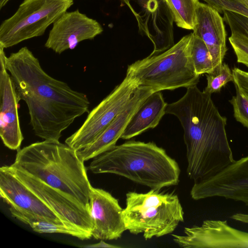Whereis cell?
Wrapping results in <instances>:
<instances>
[{
  "label": "cell",
  "instance_id": "6da1fadb",
  "mask_svg": "<svg viewBox=\"0 0 248 248\" xmlns=\"http://www.w3.org/2000/svg\"><path fill=\"white\" fill-rule=\"evenodd\" d=\"M4 49L6 68L19 101L27 106L35 135L46 140L59 141L63 131L89 112L87 95L48 75L27 47L8 57Z\"/></svg>",
  "mask_w": 248,
  "mask_h": 248
},
{
  "label": "cell",
  "instance_id": "7a4b0ae2",
  "mask_svg": "<svg viewBox=\"0 0 248 248\" xmlns=\"http://www.w3.org/2000/svg\"><path fill=\"white\" fill-rule=\"evenodd\" d=\"M166 114L175 116L184 131L186 173L193 182L218 173L234 160L226 131L227 118L211 98L194 85L176 102L168 104Z\"/></svg>",
  "mask_w": 248,
  "mask_h": 248
},
{
  "label": "cell",
  "instance_id": "3957f363",
  "mask_svg": "<svg viewBox=\"0 0 248 248\" xmlns=\"http://www.w3.org/2000/svg\"><path fill=\"white\" fill-rule=\"evenodd\" d=\"M11 166L62 192L89 211L93 186L77 152L59 141L46 140L17 150Z\"/></svg>",
  "mask_w": 248,
  "mask_h": 248
},
{
  "label": "cell",
  "instance_id": "277c9868",
  "mask_svg": "<svg viewBox=\"0 0 248 248\" xmlns=\"http://www.w3.org/2000/svg\"><path fill=\"white\" fill-rule=\"evenodd\" d=\"M88 169L95 174L111 173L161 190L176 186L181 170L177 161L153 142L129 140L93 158Z\"/></svg>",
  "mask_w": 248,
  "mask_h": 248
},
{
  "label": "cell",
  "instance_id": "5b68a950",
  "mask_svg": "<svg viewBox=\"0 0 248 248\" xmlns=\"http://www.w3.org/2000/svg\"><path fill=\"white\" fill-rule=\"evenodd\" d=\"M193 37L190 33L164 52L129 65L126 74L139 86L155 92L197 85L200 75L195 71L190 54Z\"/></svg>",
  "mask_w": 248,
  "mask_h": 248
},
{
  "label": "cell",
  "instance_id": "8992f818",
  "mask_svg": "<svg viewBox=\"0 0 248 248\" xmlns=\"http://www.w3.org/2000/svg\"><path fill=\"white\" fill-rule=\"evenodd\" d=\"M125 201L123 215L126 230L133 234L142 233L146 240L170 234L184 221L183 208L172 192L129 191Z\"/></svg>",
  "mask_w": 248,
  "mask_h": 248
},
{
  "label": "cell",
  "instance_id": "52a82bcc",
  "mask_svg": "<svg viewBox=\"0 0 248 248\" xmlns=\"http://www.w3.org/2000/svg\"><path fill=\"white\" fill-rule=\"evenodd\" d=\"M74 4L73 0H24L15 13L0 26L4 48L43 35Z\"/></svg>",
  "mask_w": 248,
  "mask_h": 248
},
{
  "label": "cell",
  "instance_id": "ba28073f",
  "mask_svg": "<svg viewBox=\"0 0 248 248\" xmlns=\"http://www.w3.org/2000/svg\"><path fill=\"white\" fill-rule=\"evenodd\" d=\"M138 86L126 74L122 82L89 112L81 126L65 143L78 151L93 143L125 107Z\"/></svg>",
  "mask_w": 248,
  "mask_h": 248
},
{
  "label": "cell",
  "instance_id": "9c48e42d",
  "mask_svg": "<svg viewBox=\"0 0 248 248\" xmlns=\"http://www.w3.org/2000/svg\"><path fill=\"white\" fill-rule=\"evenodd\" d=\"M15 175L50 208L66 225L92 237L93 224L90 212L62 192L28 173L9 166Z\"/></svg>",
  "mask_w": 248,
  "mask_h": 248
},
{
  "label": "cell",
  "instance_id": "30bf717a",
  "mask_svg": "<svg viewBox=\"0 0 248 248\" xmlns=\"http://www.w3.org/2000/svg\"><path fill=\"white\" fill-rule=\"evenodd\" d=\"M190 195L196 201L221 197L248 206V155L210 178L193 182Z\"/></svg>",
  "mask_w": 248,
  "mask_h": 248
},
{
  "label": "cell",
  "instance_id": "8fae6325",
  "mask_svg": "<svg viewBox=\"0 0 248 248\" xmlns=\"http://www.w3.org/2000/svg\"><path fill=\"white\" fill-rule=\"evenodd\" d=\"M184 232L172 234L181 248H248V232L231 227L226 220H205L201 225L185 227Z\"/></svg>",
  "mask_w": 248,
  "mask_h": 248
},
{
  "label": "cell",
  "instance_id": "7c38bea8",
  "mask_svg": "<svg viewBox=\"0 0 248 248\" xmlns=\"http://www.w3.org/2000/svg\"><path fill=\"white\" fill-rule=\"evenodd\" d=\"M103 31L98 21L78 9L66 12L53 24L45 46L61 54L74 49L83 41L93 39Z\"/></svg>",
  "mask_w": 248,
  "mask_h": 248
},
{
  "label": "cell",
  "instance_id": "4fadbf2b",
  "mask_svg": "<svg viewBox=\"0 0 248 248\" xmlns=\"http://www.w3.org/2000/svg\"><path fill=\"white\" fill-rule=\"evenodd\" d=\"M89 206L92 237L103 240L120 238L126 228L118 199L103 189L93 187Z\"/></svg>",
  "mask_w": 248,
  "mask_h": 248
},
{
  "label": "cell",
  "instance_id": "5bb4252c",
  "mask_svg": "<svg viewBox=\"0 0 248 248\" xmlns=\"http://www.w3.org/2000/svg\"><path fill=\"white\" fill-rule=\"evenodd\" d=\"M0 46V136L4 145L18 150L24 140L18 115L20 101L4 63Z\"/></svg>",
  "mask_w": 248,
  "mask_h": 248
},
{
  "label": "cell",
  "instance_id": "9a60e30c",
  "mask_svg": "<svg viewBox=\"0 0 248 248\" xmlns=\"http://www.w3.org/2000/svg\"><path fill=\"white\" fill-rule=\"evenodd\" d=\"M0 195L11 208L39 216L49 222L64 224L50 208L15 175L9 166L0 168Z\"/></svg>",
  "mask_w": 248,
  "mask_h": 248
},
{
  "label": "cell",
  "instance_id": "2e32d148",
  "mask_svg": "<svg viewBox=\"0 0 248 248\" xmlns=\"http://www.w3.org/2000/svg\"><path fill=\"white\" fill-rule=\"evenodd\" d=\"M155 92L150 87L138 86L125 107L91 144L77 152L83 161L93 159L116 144L133 114L143 101Z\"/></svg>",
  "mask_w": 248,
  "mask_h": 248
},
{
  "label": "cell",
  "instance_id": "e0dca14e",
  "mask_svg": "<svg viewBox=\"0 0 248 248\" xmlns=\"http://www.w3.org/2000/svg\"><path fill=\"white\" fill-rule=\"evenodd\" d=\"M196 15L197 24L193 33L205 44L213 63L212 74H217L220 70L227 51L223 18L216 9L200 2L197 6Z\"/></svg>",
  "mask_w": 248,
  "mask_h": 248
},
{
  "label": "cell",
  "instance_id": "ac0fdd59",
  "mask_svg": "<svg viewBox=\"0 0 248 248\" xmlns=\"http://www.w3.org/2000/svg\"><path fill=\"white\" fill-rule=\"evenodd\" d=\"M167 105L161 92H154L133 114L121 139L129 140L149 129L156 127L166 114Z\"/></svg>",
  "mask_w": 248,
  "mask_h": 248
},
{
  "label": "cell",
  "instance_id": "d6986e66",
  "mask_svg": "<svg viewBox=\"0 0 248 248\" xmlns=\"http://www.w3.org/2000/svg\"><path fill=\"white\" fill-rule=\"evenodd\" d=\"M173 19L180 28L193 30L197 24L196 10L199 0H163Z\"/></svg>",
  "mask_w": 248,
  "mask_h": 248
},
{
  "label": "cell",
  "instance_id": "ffe728a7",
  "mask_svg": "<svg viewBox=\"0 0 248 248\" xmlns=\"http://www.w3.org/2000/svg\"><path fill=\"white\" fill-rule=\"evenodd\" d=\"M190 54L197 74L201 76L203 74L213 73V63L209 50L203 41L194 34Z\"/></svg>",
  "mask_w": 248,
  "mask_h": 248
},
{
  "label": "cell",
  "instance_id": "44dd1931",
  "mask_svg": "<svg viewBox=\"0 0 248 248\" xmlns=\"http://www.w3.org/2000/svg\"><path fill=\"white\" fill-rule=\"evenodd\" d=\"M29 226L34 231L40 233H62L82 240L90 238L85 233L76 228L63 224H57L45 220L33 222Z\"/></svg>",
  "mask_w": 248,
  "mask_h": 248
},
{
  "label": "cell",
  "instance_id": "7402d4cb",
  "mask_svg": "<svg viewBox=\"0 0 248 248\" xmlns=\"http://www.w3.org/2000/svg\"><path fill=\"white\" fill-rule=\"evenodd\" d=\"M207 86L204 91L211 94L218 93L227 83L233 82L232 70L226 63H223L220 70L217 74H206Z\"/></svg>",
  "mask_w": 248,
  "mask_h": 248
},
{
  "label": "cell",
  "instance_id": "603a6c76",
  "mask_svg": "<svg viewBox=\"0 0 248 248\" xmlns=\"http://www.w3.org/2000/svg\"><path fill=\"white\" fill-rule=\"evenodd\" d=\"M235 95L229 100L235 120L248 129V99L234 85Z\"/></svg>",
  "mask_w": 248,
  "mask_h": 248
},
{
  "label": "cell",
  "instance_id": "cb8c5ba5",
  "mask_svg": "<svg viewBox=\"0 0 248 248\" xmlns=\"http://www.w3.org/2000/svg\"><path fill=\"white\" fill-rule=\"evenodd\" d=\"M229 42L236 56L237 62L248 67V37L237 32H231Z\"/></svg>",
  "mask_w": 248,
  "mask_h": 248
},
{
  "label": "cell",
  "instance_id": "d4e9b609",
  "mask_svg": "<svg viewBox=\"0 0 248 248\" xmlns=\"http://www.w3.org/2000/svg\"><path fill=\"white\" fill-rule=\"evenodd\" d=\"M218 13L224 11L236 13L248 17V7L239 0H202Z\"/></svg>",
  "mask_w": 248,
  "mask_h": 248
},
{
  "label": "cell",
  "instance_id": "484cf974",
  "mask_svg": "<svg viewBox=\"0 0 248 248\" xmlns=\"http://www.w3.org/2000/svg\"><path fill=\"white\" fill-rule=\"evenodd\" d=\"M223 18L231 32H237L248 37V17L233 12H222Z\"/></svg>",
  "mask_w": 248,
  "mask_h": 248
},
{
  "label": "cell",
  "instance_id": "4316f807",
  "mask_svg": "<svg viewBox=\"0 0 248 248\" xmlns=\"http://www.w3.org/2000/svg\"><path fill=\"white\" fill-rule=\"evenodd\" d=\"M232 72L234 84L248 99V72L234 67Z\"/></svg>",
  "mask_w": 248,
  "mask_h": 248
},
{
  "label": "cell",
  "instance_id": "83f0119b",
  "mask_svg": "<svg viewBox=\"0 0 248 248\" xmlns=\"http://www.w3.org/2000/svg\"><path fill=\"white\" fill-rule=\"evenodd\" d=\"M83 248H119L121 247L111 245L108 243H106L103 240H101L100 241L97 243L85 245L84 246H81Z\"/></svg>",
  "mask_w": 248,
  "mask_h": 248
},
{
  "label": "cell",
  "instance_id": "f1b7e54d",
  "mask_svg": "<svg viewBox=\"0 0 248 248\" xmlns=\"http://www.w3.org/2000/svg\"><path fill=\"white\" fill-rule=\"evenodd\" d=\"M230 218L243 223L248 224V214L236 213L231 216Z\"/></svg>",
  "mask_w": 248,
  "mask_h": 248
},
{
  "label": "cell",
  "instance_id": "f546056e",
  "mask_svg": "<svg viewBox=\"0 0 248 248\" xmlns=\"http://www.w3.org/2000/svg\"><path fill=\"white\" fill-rule=\"evenodd\" d=\"M10 0H0V9H1L4 6L6 5V4L10 1Z\"/></svg>",
  "mask_w": 248,
  "mask_h": 248
},
{
  "label": "cell",
  "instance_id": "4dcf8cb0",
  "mask_svg": "<svg viewBox=\"0 0 248 248\" xmlns=\"http://www.w3.org/2000/svg\"><path fill=\"white\" fill-rule=\"evenodd\" d=\"M241 2L248 7V0H239Z\"/></svg>",
  "mask_w": 248,
  "mask_h": 248
}]
</instances>
